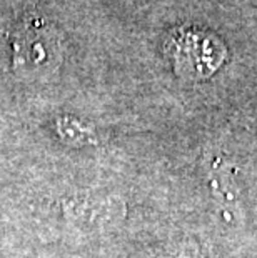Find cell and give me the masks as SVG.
<instances>
[{
  "mask_svg": "<svg viewBox=\"0 0 257 258\" xmlns=\"http://www.w3.org/2000/svg\"><path fill=\"white\" fill-rule=\"evenodd\" d=\"M166 48L176 72L190 80L211 77L227 55L217 35L192 27L174 30L167 38Z\"/></svg>",
  "mask_w": 257,
  "mask_h": 258,
  "instance_id": "obj_1",
  "label": "cell"
},
{
  "mask_svg": "<svg viewBox=\"0 0 257 258\" xmlns=\"http://www.w3.org/2000/svg\"><path fill=\"white\" fill-rule=\"evenodd\" d=\"M57 38L52 29L42 22L27 25L15 40V65L25 70H37L50 67L56 57Z\"/></svg>",
  "mask_w": 257,
  "mask_h": 258,
  "instance_id": "obj_2",
  "label": "cell"
},
{
  "mask_svg": "<svg viewBox=\"0 0 257 258\" xmlns=\"http://www.w3.org/2000/svg\"><path fill=\"white\" fill-rule=\"evenodd\" d=\"M164 258H195V256L184 255V253H177V255H169V256H164Z\"/></svg>",
  "mask_w": 257,
  "mask_h": 258,
  "instance_id": "obj_3",
  "label": "cell"
}]
</instances>
